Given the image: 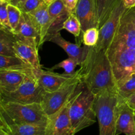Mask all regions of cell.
<instances>
[{"mask_svg": "<svg viewBox=\"0 0 135 135\" xmlns=\"http://www.w3.org/2000/svg\"><path fill=\"white\" fill-rule=\"evenodd\" d=\"M107 54L116 83L135 72V6L123 13Z\"/></svg>", "mask_w": 135, "mask_h": 135, "instance_id": "obj_1", "label": "cell"}, {"mask_svg": "<svg viewBox=\"0 0 135 135\" xmlns=\"http://www.w3.org/2000/svg\"><path fill=\"white\" fill-rule=\"evenodd\" d=\"M79 69L80 81L95 96L116 90V82L107 51L90 47Z\"/></svg>", "mask_w": 135, "mask_h": 135, "instance_id": "obj_2", "label": "cell"}, {"mask_svg": "<svg viewBox=\"0 0 135 135\" xmlns=\"http://www.w3.org/2000/svg\"><path fill=\"white\" fill-rule=\"evenodd\" d=\"M96 96L80 81L69 106V117L75 134L96 123Z\"/></svg>", "mask_w": 135, "mask_h": 135, "instance_id": "obj_3", "label": "cell"}, {"mask_svg": "<svg viewBox=\"0 0 135 135\" xmlns=\"http://www.w3.org/2000/svg\"><path fill=\"white\" fill-rule=\"evenodd\" d=\"M0 113L7 125L12 124H36L46 127L49 117L40 104H22L0 102Z\"/></svg>", "mask_w": 135, "mask_h": 135, "instance_id": "obj_4", "label": "cell"}, {"mask_svg": "<svg viewBox=\"0 0 135 135\" xmlns=\"http://www.w3.org/2000/svg\"><path fill=\"white\" fill-rule=\"evenodd\" d=\"M119 97L117 91H107L96 96L94 109L99 135H115Z\"/></svg>", "mask_w": 135, "mask_h": 135, "instance_id": "obj_5", "label": "cell"}, {"mask_svg": "<svg viewBox=\"0 0 135 135\" xmlns=\"http://www.w3.org/2000/svg\"><path fill=\"white\" fill-rule=\"evenodd\" d=\"M44 92L45 90L39 84L32 69L28 71L23 82L17 89L9 93L1 94V101L40 104Z\"/></svg>", "mask_w": 135, "mask_h": 135, "instance_id": "obj_6", "label": "cell"}, {"mask_svg": "<svg viewBox=\"0 0 135 135\" xmlns=\"http://www.w3.org/2000/svg\"><path fill=\"white\" fill-rule=\"evenodd\" d=\"M80 83L79 71L77 76L67 82L59 89L54 92L45 91L40 105L47 117H50L57 112L71 98Z\"/></svg>", "mask_w": 135, "mask_h": 135, "instance_id": "obj_7", "label": "cell"}, {"mask_svg": "<svg viewBox=\"0 0 135 135\" xmlns=\"http://www.w3.org/2000/svg\"><path fill=\"white\" fill-rule=\"evenodd\" d=\"M125 9L123 0H119L108 19L99 28L98 42L96 46H94L96 49L105 51L108 50L115 34L121 15Z\"/></svg>", "mask_w": 135, "mask_h": 135, "instance_id": "obj_8", "label": "cell"}, {"mask_svg": "<svg viewBox=\"0 0 135 135\" xmlns=\"http://www.w3.org/2000/svg\"><path fill=\"white\" fill-rule=\"evenodd\" d=\"M73 96L57 112L49 117L48 122L46 127V135L75 134L71 125L69 112Z\"/></svg>", "mask_w": 135, "mask_h": 135, "instance_id": "obj_9", "label": "cell"}, {"mask_svg": "<svg viewBox=\"0 0 135 135\" xmlns=\"http://www.w3.org/2000/svg\"><path fill=\"white\" fill-rule=\"evenodd\" d=\"M38 83L46 92H54L79 75V70L72 74H59L42 69H33Z\"/></svg>", "mask_w": 135, "mask_h": 135, "instance_id": "obj_10", "label": "cell"}, {"mask_svg": "<svg viewBox=\"0 0 135 135\" xmlns=\"http://www.w3.org/2000/svg\"><path fill=\"white\" fill-rule=\"evenodd\" d=\"M121 134L135 135V112L125 100L119 98L115 135Z\"/></svg>", "mask_w": 135, "mask_h": 135, "instance_id": "obj_11", "label": "cell"}, {"mask_svg": "<svg viewBox=\"0 0 135 135\" xmlns=\"http://www.w3.org/2000/svg\"><path fill=\"white\" fill-rule=\"evenodd\" d=\"M13 34L17 40L25 42L39 50L40 34L28 13H22L19 23Z\"/></svg>", "mask_w": 135, "mask_h": 135, "instance_id": "obj_12", "label": "cell"}, {"mask_svg": "<svg viewBox=\"0 0 135 135\" xmlns=\"http://www.w3.org/2000/svg\"><path fill=\"white\" fill-rule=\"evenodd\" d=\"M32 21L36 27L40 34L39 47L47 41L49 32L51 26V21L48 12V6L44 2L42 3L35 10L28 13Z\"/></svg>", "mask_w": 135, "mask_h": 135, "instance_id": "obj_13", "label": "cell"}, {"mask_svg": "<svg viewBox=\"0 0 135 135\" xmlns=\"http://www.w3.org/2000/svg\"><path fill=\"white\" fill-rule=\"evenodd\" d=\"M75 14L81 23V34L89 28H98L95 0H78Z\"/></svg>", "mask_w": 135, "mask_h": 135, "instance_id": "obj_14", "label": "cell"}, {"mask_svg": "<svg viewBox=\"0 0 135 135\" xmlns=\"http://www.w3.org/2000/svg\"><path fill=\"white\" fill-rule=\"evenodd\" d=\"M48 41L52 42L53 43L58 45L59 47H61L67 53V55H69V57L73 58L79 62V65H80L82 62L84 60L90 47L86 46L81 47L80 44L71 43L66 40L62 37L60 32H58L51 35Z\"/></svg>", "mask_w": 135, "mask_h": 135, "instance_id": "obj_15", "label": "cell"}, {"mask_svg": "<svg viewBox=\"0 0 135 135\" xmlns=\"http://www.w3.org/2000/svg\"><path fill=\"white\" fill-rule=\"evenodd\" d=\"M32 68L27 69L0 70V88L1 94L13 92L22 84L26 73Z\"/></svg>", "mask_w": 135, "mask_h": 135, "instance_id": "obj_16", "label": "cell"}, {"mask_svg": "<svg viewBox=\"0 0 135 135\" xmlns=\"http://www.w3.org/2000/svg\"><path fill=\"white\" fill-rule=\"evenodd\" d=\"M47 6L51 21V26L47 39L48 41L51 35L62 30L63 22L69 17L70 13L66 9L62 0H54Z\"/></svg>", "mask_w": 135, "mask_h": 135, "instance_id": "obj_17", "label": "cell"}, {"mask_svg": "<svg viewBox=\"0 0 135 135\" xmlns=\"http://www.w3.org/2000/svg\"><path fill=\"white\" fill-rule=\"evenodd\" d=\"M16 55L27 63L33 69H42L40 63L38 50L31 45L20 40H16L14 44Z\"/></svg>", "mask_w": 135, "mask_h": 135, "instance_id": "obj_18", "label": "cell"}, {"mask_svg": "<svg viewBox=\"0 0 135 135\" xmlns=\"http://www.w3.org/2000/svg\"><path fill=\"white\" fill-rule=\"evenodd\" d=\"M6 131L9 135H46V127L36 124H12Z\"/></svg>", "mask_w": 135, "mask_h": 135, "instance_id": "obj_19", "label": "cell"}, {"mask_svg": "<svg viewBox=\"0 0 135 135\" xmlns=\"http://www.w3.org/2000/svg\"><path fill=\"white\" fill-rule=\"evenodd\" d=\"M119 0H95L98 29L108 19Z\"/></svg>", "mask_w": 135, "mask_h": 135, "instance_id": "obj_20", "label": "cell"}, {"mask_svg": "<svg viewBox=\"0 0 135 135\" xmlns=\"http://www.w3.org/2000/svg\"><path fill=\"white\" fill-rule=\"evenodd\" d=\"M116 91L119 98L126 101L135 93V72L117 83Z\"/></svg>", "mask_w": 135, "mask_h": 135, "instance_id": "obj_21", "label": "cell"}, {"mask_svg": "<svg viewBox=\"0 0 135 135\" xmlns=\"http://www.w3.org/2000/svg\"><path fill=\"white\" fill-rule=\"evenodd\" d=\"M16 40L12 32L0 29V55L17 56L14 50Z\"/></svg>", "mask_w": 135, "mask_h": 135, "instance_id": "obj_22", "label": "cell"}, {"mask_svg": "<svg viewBox=\"0 0 135 135\" xmlns=\"http://www.w3.org/2000/svg\"><path fill=\"white\" fill-rule=\"evenodd\" d=\"M30 68L32 67L18 57L0 55V70L27 69Z\"/></svg>", "mask_w": 135, "mask_h": 135, "instance_id": "obj_23", "label": "cell"}, {"mask_svg": "<svg viewBox=\"0 0 135 135\" xmlns=\"http://www.w3.org/2000/svg\"><path fill=\"white\" fill-rule=\"evenodd\" d=\"M62 29L66 30L71 34H73L76 38H79L81 35V23L75 14V13H70L67 19L63 22Z\"/></svg>", "mask_w": 135, "mask_h": 135, "instance_id": "obj_24", "label": "cell"}, {"mask_svg": "<svg viewBox=\"0 0 135 135\" xmlns=\"http://www.w3.org/2000/svg\"><path fill=\"white\" fill-rule=\"evenodd\" d=\"M99 39V29L97 27H91L86 29L81 34V40L84 46L94 47Z\"/></svg>", "mask_w": 135, "mask_h": 135, "instance_id": "obj_25", "label": "cell"}, {"mask_svg": "<svg viewBox=\"0 0 135 135\" xmlns=\"http://www.w3.org/2000/svg\"><path fill=\"white\" fill-rule=\"evenodd\" d=\"M7 13L9 25L13 33L19 23L22 16V11L18 7L9 3L7 6Z\"/></svg>", "mask_w": 135, "mask_h": 135, "instance_id": "obj_26", "label": "cell"}, {"mask_svg": "<svg viewBox=\"0 0 135 135\" xmlns=\"http://www.w3.org/2000/svg\"><path fill=\"white\" fill-rule=\"evenodd\" d=\"M9 2L0 0V29L13 32L8 19L7 6Z\"/></svg>", "mask_w": 135, "mask_h": 135, "instance_id": "obj_27", "label": "cell"}, {"mask_svg": "<svg viewBox=\"0 0 135 135\" xmlns=\"http://www.w3.org/2000/svg\"><path fill=\"white\" fill-rule=\"evenodd\" d=\"M77 65H79V63L77 61L73 58L69 57L51 67V70L52 71V70L61 68L64 69L66 74H72L75 73V68Z\"/></svg>", "mask_w": 135, "mask_h": 135, "instance_id": "obj_28", "label": "cell"}, {"mask_svg": "<svg viewBox=\"0 0 135 135\" xmlns=\"http://www.w3.org/2000/svg\"><path fill=\"white\" fill-rule=\"evenodd\" d=\"M43 2V0H26L18 4L17 7L19 8L22 13H30L38 7Z\"/></svg>", "mask_w": 135, "mask_h": 135, "instance_id": "obj_29", "label": "cell"}, {"mask_svg": "<svg viewBox=\"0 0 135 135\" xmlns=\"http://www.w3.org/2000/svg\"><path fill=\"white\" fill-rule=\"evenodd\" d=\"M67 9L70 13H75L76 5H77L78 0H62Z\"/></svg>", "mask_w": 135, "mask_h": 135, "instance_id": "obj_30", "label": "cell"}, {"mask_svg": "<svg viewBox=\"0 0 135 135\" xmlns=\"http://www.w3.org/2000/svg\"><path fill=\"white\" fill-rule=\"evenodd\" d=\"M125 102L135 112V93L130 96Z\"/></svg>", "mask_w": 135, "mask_h": 135, "instance_id": "obj_31", "label": "cell"}, {"mask_svg": "<svg viewBox=\"0 0 135 135\" xmlns=\"http://www.w3.org/2000/svg\"><path fill=\"white\" fill-rule=\"evenodd\" d=\"M124 6L126 9L133 7L135 6V0H123Z\"/></svg>", "mask_w": 135, "mask_h": 135, "instance_id": "obj_32", "label": "cell"}, {"mask_svg": "<svg viewBox=\"0 0 135 135\" xmlns=\"http://www.w3.org/2000/svg\"><path fill=\"white\" fill-rule=\"evenodd\" d=\"M0 128L5 129V131H7V125L6 123L5 122V121L3 119L1 113H0Z\"/></svg>", "mask_w": 135, "mask_h": 135, "instance_id": "obj_33", "label": "cell"}, {"mask_svg": "<svg viewBox=\"0 0 135 135\" xmlns=\"http://www.w3.org/2000/svg\"><path fill=\"white\" fill-rule=\"evenodd\" d=\"M25 1H26V0H11L10 2L9 3L11 4H13V5H15V6H17V5H18V4L24 2Z\"/></svg>", "mask_w": 135, "mask_h": 135, "instance_id": "obj_34", "label": "cell"}, {"mask_svg": "<svg viewBox=\"0 0 135 135\" xmlns=\"http://www.w3.org/2000/svg\"><path fill=\"white\" fill-rule=\"evenodd\" d=\"M0 135H9L7 132L5 130V129L0 128Z\"/></svg>", "mask_w": 135, "mask_h": 135, "instance_id": "obj_35", "label": "cell"}, {"mask_svg": "<svg viewBox=\"0 0 135 135\" xmlns=\"http://www.w3.org/2000/svg\"><path fill=\"white\" fill-rule=\"evenodd\" d=\"M43 1H44V2L45 3H46L47 5H49V4H50V3L52 2L54 0H43Z\"/></svg>", "mask_w": 135, "mask_h": 135, "instance_id": "obj_36", "label": "cell"}, {"mask_svg": "<svg viewBox=\"0 0 135 135\" xmlns=\"http://www.w3.org/2000/svg\"><path fill=\"white\" fill-rule=\"evenodd\" d=\"M1 100V88H0V102Z\"/></svg>", "mask_w": 135, "mask_h": 135, "instance_id": "obj_37", "label": "cell"}, {"mask_svg": "<svg viewBox=\"0 0 135 135\" xmlns=\"http://www.w3.org/2000/svg\"><path fill=\"white\" fill-rule=\"evenodd\" d=\"M3 1H8V2H10L11 0H3Z\"/></svg>", "mask_w": 135, "mask_h": 135, "instance_id": "obj_38", "label": "cell"}]
</instances>
